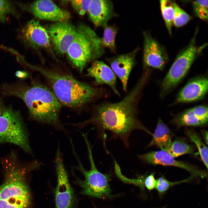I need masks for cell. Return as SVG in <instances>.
Masks as SVG:
<instances>
[{
	"label": "cell",
	"instance_id": "obj_1",
	"mask_svg": "<svg viewBox=\"0 0 208 208\" xmlns=\"http://www.w3.org/2000/svg\"><path fill=\"white\" fill-rule=\"evenodd\" d=\"M149 78L143 73L135 84L121 101L116 103L104 101L94 107L90 118L73 126L80 129L89 125L96 128L99 137L105 140V130L113 137L120 139L126 148L129 146V139L132 132L138 130L153 135L139 118L138 105L142 92Z\"/></svg>",
	"mask_w": 208,
	"mask_h": 208
},
{
	"label": "cell",
	"instance_id": "obj_2",
	"mask_svg": "<svg viewBox=\"0 0 208 208\" xmlns=\"http://www.w3.org/2000/svg\"><path fill=\"white\" fill-rule=\"evenodd\" d=\"M2 92L23 100L33 120L50 125L66 135L69 134L70 132L60 120L61 104L53 91L43 84L33 81L30 86L21 84L5 85Z\"/></svg>",
	"mask_w": 208,
	"mask_h": 208
},
{
	"label": "cell",
	"instance_id": "obj_3",
	"mask_svg": "<svg viewBox=\"0 0 208 208\" xmlns=\"http://www.w3.org/2000/svg\"><path fill=\"white\" fill-rule=\"evenodd\" d=\"M46 79L61 105L81 110L101 97L103 93L98 88L78 80L69 74L52 69L32 66Z\"/></svg>",
	"mask_w": 208,
	"mask_h": 208
},
{
	"label": "cell",
	"instance_id": "obj_4",
	"mask_svg": "<svg viewBox=\"0 0 208 208\" xmlns=\"http://www.w3.org/2000/svg\"><path fill=\"white\" fill-rule=\"evenodd\" d=\"M5 180L0 185V208H31V196L26 180L27 174L38 169L35 160L25 166L11 154L3 162Z\"/></svg>",
	"mask_w": 208,
	"mask_h": 208
},
{
	"label": "cell",
	"instance_id": "obj_5",
	"mask_svg": "<svg viewBox=\"0 0 208 208\" xmlns=\"http://www.w3.org/2000/svg\"><path fill=\"white\" fill-rule=\"evenodd\" d=\"M101 38L88 25L81 23L76 27L74 40L66 53L74 66L82 72L90 62L101 57L105 53V48Z\"/></svg>",
	"mask_w": 208,
	"mask_h": 208
},
{
	"label": "cell",
	"instance_id": "obj_6",
	"mask_svg": "<svg viewBox=\"0 0 208 208\" xmlns=\"http://www.w3.org/2000/svg\"><path fill=\"white\" fill-rule=\"evenodd\" d=\"M86 143L88 153V157L90 163V169L87 170L84 168L73 145L72 146L74 154L77 161V165L72 167L81 172L84 179L81 180L77 177L75 183L81 188V193L83 195L101 199L111 198L115 196L112 194L109 181L112 174H103L97 169L94 161L91 145L88 136H83Z\"/></svg>",
	"mask_w": 208,
	"mask_h": 208
},
{
	"label": "cell",
	"instance_id": "obj_7",
	"mask_svg": "<svg viewBox=\"0 0 208 208\" xmlns=\"http://www.w3.org/2000/svg\"><path fill=\"white\" fill-rule=\"evenodd\" d=\"M198 29L189 44L178 54L160 84V97L164 98L173 90L184 78L192 64L207 44L200 47L196 44Z\"/></svg>",
	"mask_w": 208,
	"mask_h": 208
},
{
	"label": "cell",
	"instance_id": "obj_8",
	"mask_svg": "<svg viewBox=\"0 0 208 208\" xmlns=\"http://www.w3.org/2000/svg\"><path fill=\"white\" fill-rule=\"evenodd\" d=\"M14 144L31 154L27 132L20 112L11 107L5 108L0 116V145Z\"/></svg>",
	"mask_w": 208,
	"mask_h": 208
},
{
	"label": "cell",
	"instance_id": "obj_9",
	"mask_svg": "<svg viewBox=\"0 0 208 208\" xmlns=\"http://www.w3.org/2000/svg\"><path fill=\"white\" fill-rule=\"evenodd\" d=\"M54 162L57 179L55 192V208H74L76 197L69 181L59 144L56 151Z\"/></svg>",
	"mask_w": 208,
	"mask_h": 208
},
{
	"label": "cell",
	"instance_id": "obj_10",
	"mask_svg": "<svg viewBox=\"0 0 208 208\" xmlns=\"http://www.w3.org/2000/svg\"><path fill=\"white\" fill-rule=\"evenodd\" d=\"M143 65L144 69L155 68L162 70L169 60L163 46L155 40L148 31H144Z\"/></svg>",
	"mask_w": 208,
	"mask_h": 208
},
{
	"label": "cell",
	"instance_id": "obj_11",
	"mask_svg": "<svg viewBox=\"0 0 208 208\" xmlns=\"http://www.w3.org/2000/svg\"><path fill=\"white\" fill-rule=\"evenodd\" d=\"M20 5L22 9L40 19L62 22L68 21L71 17L69 12L61 8L50 0L36 1L28 5Z\"/></svg>",
	"mask_w": 208,
	"mask_h": 208
},
{
	"label": "cell",
	"instance_id": "obj_12",
	"mask_svg": "<svg viewBox=\"0 0 208 208\" xmlns=\"http://www.w3.org/2000/svg\"><path fill=\"white\" fill-rule=\"evenodd\" d=\"M56 52L66 53L75 38L76 27L68 21L55 22L47 29Z\"/></svg>",
	"mask_w": 208,
	"mask_h": 208
},
{
	"label": "cell",
	"instance_id": "obj_13",
	"mask_svg": "<svg viewBox=\"0 0 208 208\" xmlns=\"http://www.w3.org/2000/svg\"><path fill=\"white\" fill-rule=\"evenodd\" d=\"M138 157L143 162L153 165L172 166L183 169L188 171L195 177L204 178L207 176L205 171L187 163L175 159L165 151H151L139 155Z\"/></svg>",
	"mask_w": 208,
	"mask_h": 208
},
{
	"label": "cell",
	"instance_id": "obj_14",
	"mask_svg": "<svg viewBox=\"0 0 208 208\" xmlns=\"http://www.w3.org/2000/svg\"><path fill=\"white\" fill-rule=\"evenodd\" d=\"M20 38L26 46L37 49L50 47L51 41L47 30L38 21L32 19L21 29Z\"/></svg>",
	"mask_w": 208,
	"mask_h": 208
},
{
	"label": "cell",
	"instance_id": "obj_15",
	"mask_svg": "<svg viewBox=\"0 0 208 208\" xmlns=\"http://www.w3.org/2000/svg\"><path fill=\"white\" fill-rule=\"evenodd\" d=\"M208 90V77L206 75L190 79L179 92L173 104L195 102L203 99Z\"/></svg>",
	"mask_w": 208,
	"mask_h": 208
},
{
	"label": "cell",
	"instance_id": "obj_16",
	"mask_svg": "<svg viewBox=\"0 0 208 208\" xmlns=\"http://www.w3.org/2000/svg\"><path fill=\"white\" fill-rule=\"evenodd\" d=\"M139 50L137 47L129 53L106 59L109 66L120 79L123 90L126 92L130 74L135 64L136 57Z\"/></svg>",
	"mask_w": 208,
	"mask_h": 208
},
{
	"label": "cell",
	"instance_id": "obj_17",
	"mask_svg": "<svg viewBox=\"0 0 208 208\" xmlns=\"http://www.w3.org/2000/svg\"><path fill=\"white\" fill-rule=\"evenodd\" d=\"M88 12L90 20L96 27L104 28L116 16L113 3L109 0H91Z\"/></svg>",
	"mask_w": 208,
	"mask_h": 208
},
{
	"label": "cell",
	"instance_id": "obj_18",
	"mask_svg": "<svg viewBox=\"0 0 208 208\" xmlns=\"http://www.w3.org/2000/svg\"><path fill=\"white\" fill-rule=\"evenodd\" d=\"M87 75L93 78L97 85L109 86L115 94H120L116 87V76L109 66L102 61L96 60L88 69Z\"/></svg>",
	"mask_w": 208,
	"mask_h": 208
},
{
	"label": "cell",
	"instance_id": "obj_19",
	"mask_svg": "<svg viewBox=\"0 0 208 208\" xmlns=\"http://www.w3.org/2000/svg\"><path fill=\"white\" fill-rule=\"evenodd\" d=\"M153 138L146 147L148 148L155 146L161 150L166 151L172 142V133L168 127L160 118H159Z\"/></svg>",
	"mask_w": 208,
	"mask_h": 208
},
{
	"label": "cell",
	"instance_id": "obj_20",
	"mask_svg": "<svg viewBox=\"0 0 208 208\" xmlns=\"http://www.w3.org/2000/svg\"><path fill=\"white\" fill-rule=\"evenodd\" d=\"M208 120L200 118L193 107L187 109L174 116L171 122L178 127L198 126L206 125Z\"/></svg>",
	"mask_w": 208,
	"mask_h": 208
},
{
	"label": "cell",
	"instance_id": "obj_21",
	"mask_svg": "<svg viewBox=\"0 0 208 208\" xmlns=\"http://www.w3.org/2000/svg\"><path fill=\"white\" fill-rule=\"evenodd\" d=\"M103 28V36L101 39V43L105 49L107 48L112 53H115L116 49L115 40L118 28L116 25H108Z\"/></svg>",
	"mask_w": 208,
	"mask_h": 208
},
{
	"label": "cell",
	"instance_id": "obj_22",
	"mask_svg": "<svg viewBox=\"0 0 208 208\" xmlns=\"http://www.w3.org/2000/svg\"><path fill=\"white\" fill-rule=\"evenodd\" d=\"M161 14L168 32L172 34L174 14L173 1L168 0L160 1Z\"/></svg>",
	"mask_w": 208,
	"mask_h": 208
},
{
	"label": "cell",
	"instance_id": "obj_23",
	"mask_svg": "<svg viewBox=\"0 0 208 208\" xmlns=\"http://www.w3.org/2000/svg\"><path fill=\"white\" fill-rule=\"evenodd\" d=\"M166 151L174 158L186 154H193L194 153L192 146L181 140L172 142Z\"/></svg>",
	"mask_w": 208,
	"mask_h": 208
},
{
	"label": "cell",
	"instance_id": "obj_24",
	"mask_svg": "<svg viewBox=\"0 0 208 208\" xmlns=\"http://www.w3.org/2000/svg\"><path fill=\"white\" fill-rule=\"evenodd\" d=\"M186 134L196 145L204 164L208 169V149L196 133L190 129L185 130Z\"/></svg>",
	"mask_w": 208,
	"mask_h": 208
},
{
	"label": "cell",
	"instance_id": "obj_25",
	"mask_svg": "<svg viewBox=\"0 0 208 208\" xmlns=\"http://www.w3.org/2000/svg\"><path fill=\"white\" fill-rule=\"evenodd\" d=\"M174 10L173 24L177 27H182L192 19V17L173 1Z\"/></svg>",
	"mask_w": 208,
	"mask_h": 208
},
{
	"label": "cell",
	"instance_id": "obj_26",
	"mask_svg": "<svg viewBox=\"0 0 208 208\" xmlns=\"http://www.w3.org/2000/svg\"><path fill=\"white\" fill-rule=\"evenodd\" d=\"M12 14L19 18V14L13 3L9 1L0 0V22H5L7 20V16Z\"/></svg>",
	"mask_w": 208,
	"mask_h": 208
},
{
	"label": "cell",
	"instance_id": "obj_27",
	"mask_svg": "<svg viewBox=\"0 0 208 208\" xmlns=\"http://www.w3.org/2000/svg\"><path fill=\"white\" fill-rule=\"evenodd\" d=\"M208 3L207 0L195 1L192 3L195 15L205 21L208 19Z\"/></svg>",
	"mask_w": 208,
	"mask_h": 208
},
{
	"label": "cell",
	"instance_id": "obj_28",
	"mask_svg": "<svg viewBox=\"0 0 208 208\" xmlns=\"http://www.w3.org/2000/svg\"><path fill=\"white\" fill-rule=\"evenodd\" d=\"M194 178V177L191 175L189 178L182 181L171 182L168 181L163 177H160L156 179L155 188L160 194H163L172 186L185 182H187Z\"/></svg>",
	"mask_w": 208,
	"mask_h": 208
},
{
	"label": "cell",
	"instance_id": "obj_29",
	"mask_svg": "<svg viewBox=\"0 0 208 208\" xmlns=\"http://www.w3.org/2000/svg\"><path fill=\"white\" fill-rule=\"evenodd\" d=\"M115 172L117 177L122 181L126 183H131L139 186L143 190L145 187L144 180L146 175L138 176L136 179H129L125 177L122 174L120 166L117 162L114 160Z\"/></svg>",
	"mask_w": 208,
	"mask_h": 208
},
{
	"label": "cell",
	"instance_id": "obj_30",
	"mask_svg": "<svg viewBox=\"0 0 208 208\" xmlns=\"http://www.w3.org/2000/svg\"><path fill=\"white\" fill-rule=\"evenodd\" d=\"M91 0H72L71 4L79 14L84 15L88 12Z\"/></svg>",
	"mask_w": 208,
	"mask_h": 208
},
{
	"label": "cell",
	"instance_id": "obj_31",
	"mask_svg": "<svg viewBox=\"0 0 208 208\" xmlns=\"http://www.w3.org/2000/svg\"><path fill=\"white\" fill-rule=\"evenodd\" d=\"M155 172H153L148 176H146L144 180L145 187L149 191L156 187V180L154 177Z\"/></svg>",
	"mask_w": 208,
	"mask_h": 208
},
{
	"label": "cell",
	"instance_id": "obj_32",
	"mask_svg": "<svg viewBox=\"0 0 208 208\" xmlns=\"http://www.w3.org/2000/svg\"><path fill=\"white\" fill-rule=\"evenodd\" d=\"M202 134L206 144H208V132L206 131H203Z\"/></svg>",
	"mask_w": 208,
	"mask_h": 208
},
{
	"label": "cell",
	"instance_id": "obj_33",
	"mask_svg": "<svg viewBox=\"0 0 208 208\" xmlns=\"http://www.w3.org/2000/svg\"><path fill=\"white\" fill-rule=\"evenodd\" d=\"M16 75L17 76L23 78L24 77L26 76L27 74L22 71H18L16 72Z\"/></svg>",
	"mask_w": 208,
	"mask_h": 208
},
{
	"label": "cell",
	"instance_id": "obj_34",
	"mask_svg": "<svg viewBox=\"0 0 208 208\" xmlns=\"http://www.w3.org/2000/svg\"><path fill=\"white\" fill-rule=\"evenodd\" d=\"M5 108L2 102L0 100V116L3 113Z\"/></svg>",
	"mask_w": 208,
	"mask_h": 208
},
{
	"label": "cell",
	"instance_id": "obj_35",
	"mask_svg": "<svg viewBox=\"0 0 208 208\" xmlns=\"http://www.w3.org/2000/svg\"><path fill=\"white\" fill-rule=\"evenodd\" d=\"M166 208L165 207H161V208Z\"/></svg>",
	"mask_w": 208,
	"mask_h": 208
}]
</instances>
